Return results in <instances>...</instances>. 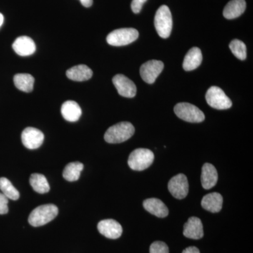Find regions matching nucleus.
I'll use <instances>...</instances> for the list:
<instances>
[{
    "mask_svg": "<svg viewBox=\"0 0 253 253\" xmlns=\"http://www.w3.org/2000/svg\"><path fill=\"white\" fill-rule=\"evenodd\" d=\"M134 131V126L131 123H119L107 129L104 134V139L109 144H120L130 139Z\"/></svg>",
    "mask_w": 253,
    "mask_h": 253,
    "instance_id": "obj_1",
    "label": "nucleus"
},
{
    "mask_svg": "<svg viewBox=\"0 0 253 253\" xmlns=\"http://www.w3.org/2000/svg\"><path fill=\"white\" fill-rule=\"evenodd\" d=\"M59 209L55 205L46 204L35 208L30 214L28 222L33 226H41L52 221L57 216Z\"/></svg>",
    "mask_w": 253,
    "mask_h": 253,
    "instance_id": "obj_2",
    "label": "nucleus"
},
{
    "mask_svg": "<svg viewBox=\"0 0 253 253\" xmlns=\"http://www.w3.org/2000/svg\"><path fill=\"white\" fill-rule=\"evenodd\" d=\"M154 25L158 36L163 39L169 38L172 29V18L170 10L166 5H163L156 11Z\"/></svg>",
    "mask_w": 253,
    "mask_h": 253,
    "instance_id": "obj_3",
    "label": "nucleus"
},
{
    "mask_svg": "<svg viewBox=\"0 0 253 253\" xmlns=\"http://www.w3.org/2000/svg\"><path fill=\"white\" fill-rule=\"evenodd\" d=\"M154 161V154L151 150L137 149L129 156L128 165L133 170L142 171L147 169Z\"/></svg>",
    "mask_w": 253,
    "mask_h": 253,
    "instance_id": "obj_4",
    "label": "nucleus"
},
{
    "mask_svg": "<svg viewBox=\"0 0 253 253\" xmlns=\"http://www.w3.org/2000/svg\"><path fill=\"white\" fill-rule=\"evenodd\" d=\"M139 38V32L134 28H121L110 33L106 41L111 46H121L131 44Z\"/></svg>",
    "mask_w": 253,
    "mask_h": 253,
    "instance_id": "obj_5",
    "label": "nucleus"
},
{
    "mask_svg": "<svg viewBox=\"0 0 253 253\" xmlns=\"http://www.w3.org/2000/svg\"><path fill=\"white\" fill-rule=\"evenodd\" d=\"M174 111L178 118L186 122L198 123L205 120L203 111L189 103H179L174 106Z\"/></svg>",
    "mask_w": 253,
    "mask_h": 253,
    "instance_id": "obj_6",
    "label": "nucleus"
},
{
    "mask_svg": "<svg viewBox=\"0 0 253 253\" xmlns=\"http://www.w3.org/2000/svg\"><path fill=\"white\" fill-rule=\"evenodd\" d=\"M206 99L208 105L213 109L226 110L230 109L232 106L231 100L217 86H212L208 89Z\"/></svg>",
    "mask_w": 253,
    "mask_h": 253,
    "instance_id": "obj_7",
    "label": "nucleus"
},
{
    "mask_svg": "<svg viewBox=\"0 0 253 253\" xmlns=\"http://www.w3.org/2000/svg\"><path fill=\"white\" fill-rule=\"evenodd\" d=\"M189 182L184 174H176L168 183V189L175 199H183L189 194Z\"/></svg>",
    "mask_w": 253,
    "mask_h": 253,
    "instance_id": "obj_8",
    "label": "nucleus"
},
{
    "mask_svg": "<svg viewBox=\"0 0 253 253\" xmlns=\"http://www.w3.org/2000/svg\"><path fill=\"white\" fill-rule=\"evenodd\" d=\"M164 68V63L158 60H151L144 63L140 68V75L143 81L148 84H153Z\"/></svg>",
    "mask_w": 253,
    "mask_h": 253,
    "instance_id": "obj_9",
    "label": "nucleus"
},
{
    "mask_svg": "<svg viewBox=\"0 0 253 253\" xmlns=\"http://www.w3.org/2000/svg\"><path fill=\"white\" fill-rule=\"evenodd\" d=\"M23 144L28 149H36L41 147L44 139L42 131L34 127H27L21 134Z\"/></svg>",
    "mask_w": 253,
    "mask_h": 253,
    "instance_id": "obj_10",
    "label": "nucleus"
},
{
    "mask_svg": "<svg viewBox=\"0 0 253 253\" xmlns=\"http://www.w3.org/2000/svg\"><path fill=\"white\" fill-rule=\"evenodd\" d=\"M113 83L118 94L126 98H133L136 94V86L131 80L124 75L118 74L113 78Z\"/></svg>",
    "mask_w": 253,
    "mask_h": 253,
    "instance_id": "obj_11",
    "label": "nucleus"
},
{
    "mask_svg": "<svg viewBox=\"0 0 253 253\" xmlns=\"http://www.w3.org/2000/svg\"><path fill=\"white\" fill-rule=\"evenodd\" d=\"M100 234L111 239H117L123 234L122 226L114 219H104L99 221L97 226Z\"/></svg>",
    "mask_w": 253,
    "mask_h": 253,
    "instance_id": "obj_12",
    "label": "nucleus"
},
{
    "mask_svg": "<svg viewBox=\"0 0 253 253\" xmlns=\"http://www.w3.org/2000/svg\"><path fill=\"white\" fill-rule=\"evenodd\" d=\"M15 52L21 56H28L34 54L36 51V43L27 36L16 38L12 44Z\"/></svg>",
    "mask_w": 253,
    "mask_h": 253,
    "instance_id": "obj_13",
    "label": "nucleus"
},
{
    "mask_svg": "<svg viewBox=\"0 0 253 253\" xmlns=\"http://www.w3.org/2000/svg\"><path fill=\"white\" fill-rule=\"evenodd\" d=\"M184 236L191 239H201L204 235V226L199 218L190 217L184 226Z\"/></svg>",
    "mask_w": 253,
    "mask_h": 253,
    "instance_id": "obj_14",
    "label": "nucleus"
},
{
    "mask_svg": "<svg viewBox=\"0 0 253 253\" xmlns=\"http://www.w3.org/2000/svg\"><path fill=\"white\" fill-rule=\"evenodd\" d=\"M217 169L211 163H205L201 172V184L205 189H211L217 184Z\"/></svg>",
    "mask_w": 253,
    "mask_h": 253,
    "instance_id": "obj_15",
    "label": "nucleus"
},
{
    "mask_svg": "<svg viewBox=\"0 0 253 253\" xmlns=\"http://www.w3.org/2000/svg\"><path fill=\"white\" fill-rule=\"evenodd\" d=\"M143 206L146 211L158 217H166L169 213L167 206L164 203L156 198L145 200Z\"/></svg>",
    "mask_w": 253,
    "mask_h": 253,
    "instance_id": "obj_16",
    "label": "nucleus"
},
{
    "mask_svg": "<svg viewBox=\"0 0 253 253\" xmlns=\"http://www.w3.org/2000/svg\"><path fill=\"white\" fill-rule=\"evenodd\" d=\"M61 114L68 122H77L82 116L81 106L74 101H66L61 107Z\"/></svg>",
    "mask_w": 253,
    "mask_h": 253,
    "instance_id": "obj_17",
    "label": "nucleus"
},
{
    "mask_svg": "<svg viewBox=\"0 0 253 253\" xmlns=\"http://www.w3.org/2000/svg\"><path fill=\"white\" fill-rule=\"evenodd\" d=\"M222 196L217 192L206 195L201 201L202 207L212 213L219 212L222 208Z\"/></svg>",
    "mask_w": 253,
    "mask_h": 253,
    "instance_id": "obj_18",
    "label": "nucleus"
},
{
    "mask_svg": "<svg viewBox=\"0 0 253 253\" xmlns=\"http://www.w3.org/2000/svg\"><path fill=\"white\" fill-rule=\"evenodd\" d=\"M202 61L203 55L201 50L198 47L191 48L184 57L183 68L186 71H193L199 67Z\"/></svg>",
    "mask_w": 253,
    "mask_h": 253,
    "instance_id": "obj_19",
    "label": "nucleus"
},
{
    "mask_svg": "<svg viewBox=\"0 0 253 253\" xmlns=\"http://www.w3.org/2000/svg\"><path fill=\"white\" fill-rule=\"evenodd\" d=\"M92 71L86 65H78V66H73L66 71V76L73 81H88L92 77Z\"/></svg>",
    "mask_w": 253,
    "mask_h": 253,
    "instance_id": "obj_20",
    "label": "nucleus"
},
{
    "mask_svg": "<svg viewBox=\"0 0 253 253\" xmlns=\"http://www.w3.org/2000/svg\"><path fill=\"white\" fill-rule=\"evenodd\" d=\"M246 9L245 0H231L224 7L223 15L227 19H234L244 14Z\"/></svg>",
    "mask_w": 253,
    "mask_h": 253,
    "instance_id": "obj_21",
    "label": "nucleus"
},
{
    "mask_svg": "<svg viewBox=\"0 0 253 253\" xmlns=\"http://www.w3.org/2000/svg\"><path fill=\"white\" fill-rule=\"evenodd\" d=\"M15 86L19 90L24 92H31L34 86L35 79L31 75L28 73H18L14 76Z\"/></svg>",
    "mask_w": 253,
    "mask_h": 253,
    "instance_id": "obj_22",
    "label": "nucleus"
},
{
    "mask_svg": "<svg viewBox=\"0 0 253 253\" xmlns=\"http://www.w3.org/2000/svg\"><path fill=\"white\" fill-rule=\"evenodd\" d=\"M30 184L33 190L39 194H46L49 192L50 186L45 176L42 174L34 173L30 177Z\"/></svg>",
    "mask_w": 253,
    "mask_h": 253,
    "instance_id": "obj_23",
    "label": "nucleus"
},
{
    "mask_svg": "<svg viewBox=\"0 0 253 253\" xmlns=\"http://www.w3.org/2000/svg\"><path fill=\"white\" fill-rule=\"evenodd\" d=\"M83 163L80 162H73L68 163L64 168L63 172V176L66 180L68 181H75L78 180L82 171H83Z\"/></svg>",
    "mask_w": 253,
    "mask_h": 253,
    "instance_id": "obj_24",
    "label": "nucleus"
},
{
    "mask_svg": "<svg viewBox=\"0 0 253 253\" xmlns=\"http://www.w3.org/2000/svg\"><path fill=\"white\" fill-rule=\"evenodd\" d=\"M0 190H1V193H2L8 199L16 201L19 199L20 194L18 190L6 178H0Z\"/></svg>",
    "mask_w": 253,
    "mask_h": 253,
    "instance_id": "obj_25",
    "label": "nucleus"
},
{
    "mask_svg": "<svg viewBox=\"0 0 253 253\" xmlns=\"http://www.w3.org/2000/svg\"><path fill=\"white\" fill-rule=\"evenodd\" d=\"M231 52L236 56L237 59L244 61L246 59L247 52H246V44L242 41L235 39L231 42L229 44Z\"/></svg>",
    "mask_w": 253,
    "mask_h": 253,
    "instance_id": "obj_26",
    "label": "nucleus"
},
{
    "mask_svg": "<svg viewBox=\"0 0 253 253\" xmlns=\"http://www.w3.org/2000/svg\"><path fill=\"white\" fill-rule=\"evenodd\" d=\"M150 253H169V248L162 241H156L150 246Z\"/></svg>",
    "mask_w": 253,
    "mask_h": 253,
    "instance_id": "obj_27",
    "label": "nucleus"
},
{
    "mask_svg": "<svg viewBox=\"0 0 253 253\" xmlns=\"http://www.w3.org/2000/svg\"><path fill=\"white\" fill-rule=\"evenodd\" d=\"M8 203L9 199L2 193H0V214H6L9 212Z\"/></svg>",
    "mask_w": 253,
    "mask_h": 253,
    "instance_id": "obj_28",
    "label": "nucleus"
},
{
    "mask_svg": "<svg viewBox=\"0 0 253 253\" xmlns=\"http://www.w3.org/2000/svg\"><path fill=\"white\" fill-rule=\"evenodd\" d=\"M147 0H132L131 4V10L134 14H139L142 9L143 5Z\"/></svg>",
    "mask_w": 253,
    "mask_h": 253,
    "instance_id": "obj_29",
    "label": "nucleus"
},
{
    "mask_svg": "<svg viewBox=\"0 0 253 253\" xmlns=\"http://www.w3.org/2000/svg\"><path fill=\"white\" fill-rule=\"evenodd\" d=\"M182 253H200L199 250L194 246L186 248L185 250L183 251Z\"/></svg>",
    "mask_w": 253,
    "mask_h": 253,
    "instance_id": "obj_30",
    "label": "nucleus"
},
{
    "mask_svg": "<svg viewBox=\"0 0 253 253\" xmlns=\"http://www.w3.org/2000/svg\"><path fill=\"white\" fill-rule=\"evenodd\" d=\"M80 1L84 7H90L93 4V0H80Z\"/></svg>",
    "mask_w": 253,
    "mask_h": 253,
    "instance_id": "obj_31",
    "label": "nucleus"
},
{
    "mask_svg": "<svg viewBox=\"0 0 253 253\" xmlns=\"http://www.w3.org/2000/svg\"><path fill=\"white\" fill-rule=\"evenodd\" d=\"M3 23H4V16L0 13V27L2 26Z\"/></svg>",
    "mask_w": 253,
    "mask_h": 253,
    "instance_id": "obj_32",
    "label": "nucleus"
}]
</instances>
